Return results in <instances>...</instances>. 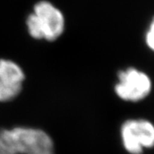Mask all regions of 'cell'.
Wrapping results in <instances>:
<instances>
[{
  "label": "cell",
  "mask_w": 154,
  "mask_h": 154,
  "mask_svg": "<svg viewBox=\"0 0 154 154\" xmlns=\"http://www.w3.org/2000/svg\"><path fill=\"white\" fill-rule=\"evenodd\" d=\"M0 154H55V145L49 134L40 128H0Z\"/></svg>",
  "instance_id": "1"
},
{
  "label": "cell",
  "mask_w": 154,
  "mask_h": 154,
  "mask_svg": "<svg viewBox=\"0 0 154 154\" xmlns=\"http://www.w3.org/2000/svg\"><path fill=\"white\" fill-rule=\"evenodd\" d=\"M26 26L28 34L34 39L53 42L63 34L66 21L58 7L48 0H40L27 17Z\"/></svg>",
  "instance_id": "2"
},
{
  "label": "cell",
  "mask_w": 154,
  "mask_h": 154,
  "mask_svg": "<svg viewBox=\"0 0 154 154\" xmlns=\"http://www.w3.org/2000/svg\"><path fill=\"white\" fill-rule=\"evenodd\" d=\"M152 91V81L148 74L137 68L128 67L117 73L114 92L118 99L128 103L141 102Z\"/></svg>",
  "instance_id": "3"
},
{
  "label": "cell",
  "mask_w": 154,
  "mask_h": 154,
  "mask_svg": "<svg viewBox=\"0 0 154 154\" xmlns=\"http://www.w3.org/2000/svg\"><path fill=\"white\" fill-rule=\"evenodd\" d=\"M120 140L128 154H144L154 148V123L146 118H129L122 123Z\"/></svg>",
  "instance_id": "4"
},
{
  "label": "cell",
  "mask_w": 154,
  "mask_h": 154,
  "mask_svg": "<svg viewBox=\"0 0 154 154\" xmlns=\"http://www.w3.org/2000/svg\"><path fill=\"white\" fill-rule=\"evenodd\" d=\"M26 75L17 62L0 58V103L12 101L23 88Z\"/></svg>",
  "instance_id": "5"
},
{
  "label": "cell",
  "mask_w": 154,
  "mask_h": 154,
  "mask_svg": "<svg viewBox=\"0 0 154 154\" xmlns=\"http://www.w3.org/2000/svg\"><path fill=\"white\" fill-rule=\"evenodd\" d=\"M145 42L149 49L154 52V18L152 20L146 30L145 35Z\"/></svg>",
  "instance_id": "6"
}]
</instances>
